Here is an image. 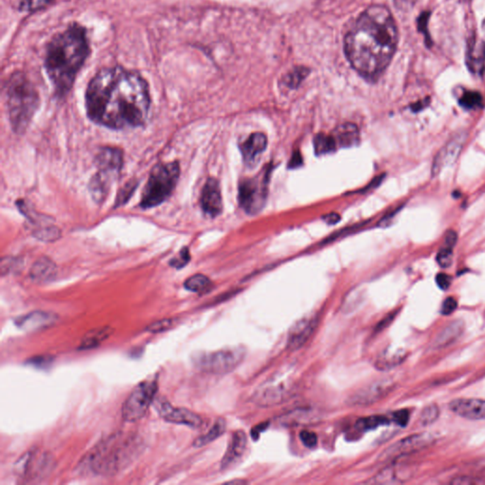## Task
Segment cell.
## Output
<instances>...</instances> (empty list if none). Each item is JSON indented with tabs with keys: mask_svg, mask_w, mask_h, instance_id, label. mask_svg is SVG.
Segmentation results:
<instances>
[{
	"mask_svg": "<svg viewBox=\"0 0 485 485\" xmlns=\"http://www.w3.org/2000/svg\"><path fill=\"white\" fill-rule=\"evenodd\" d=\"M149 86L138 72L111 66L97 72L86 92L91 121L112 129L141 127L148 117Z\"/></svg>",
	"mask_w": 485,
	"mask_h": 485,
	"instance_id": "obj_1",
	"label": "cell"
},
{
	"mask_svg": "<svg viewBox=\"0 0 485 485\" xmlns=\"http://www.w3.org/2000/svg\"><path fill=\"white\" fill-rule=\"evenodd\" d=\"M398 29L392 13L381 5L365 10L344 39L353 69L369 81L381 76L397 52Z\"/></svg>",
	"mask_w": 485,
	"mask_h": 485,
	"instance_id": "obj_2",
	"label": "cell"
},
{
	"mask_svg": "<svg viewBox=\"0 0 485 485\" xmlns=\"http://www.w3.org/2000/svg\"><path fill=\"white\" fill-rule=\"evenodd\" d=\"M89 52L88 35L79 24L71 25L47 45L45 69L58 96L71 90Z\"/></svg>",
	"mask_w": 485,
	"mask_h": 485,
	"instance_id": "obj_3",
	"label": "cell"
},
{
	"mask_svg": "<svg viewBox=\"0 0 485 485\" xmlns=\"http://www.w3.org/2000/svg\"><path fill=\"white\" fill-rule=\"evenodd\" d=\"M141 448L135 436L119 438L113 436L97 445L88 456L81 462L82 471L97 475H115L127 467Z\"/></svg>",
	"mask_w": 485,
	"mask_h": 485,
	"instance_id": "obj_4",
	"label": "cell"
},
{
	"mask_svg": "<svg viewBox=\"0 0 485 485\" xmlns=\"http://www.w3.org/2000/svg\"><path fill=\"white\" fill-rule=\"evenodd\" d=\"M7 105L11 124L16 133H23L39 104L37 91L22 74H16L7 85Z\"/></svg>",
	"mask_w": 485,
	"mask_h": 485,
	"instance_id": "obj_5",
	"label": "cell"
},
{
	"mask_svg": "<svg viewBox=\"0 0 485 485\" xmlns=\"http://www.w3.org/2000/svg\"><path fill=\"white\" fill-rule=\"evenodd\" d=\"M180 175V167L177 161L156 166L142 194L141 207L154 208L165 201L174 191Z\"/></svg>",
	"mask_w": 485,
	"mask_h": 485,
	"instance_id": "obj_6",
	"label": "cell"
},
{
	"mask_svg": "<svg viewBox=\"0 0 485 485\" xmlns=\"http://www.w3.org/2000/svg\"><path fill=\"white\" fill-rule=\"evenodd\" d=\"M98 172L90 180L92 197L97 202L104 201L110 191L111 183L118 177L122 168V153L117 148H103L97 155L96 161Z\"/></svg>",
	"mask_w": 485,
	"mask_h": 485,
	"instance_id": "obj_7",
	"label": "cell"
},
{
	"mask_svg": "<svg viewBox=\"0 0 485 485\" xmlns=\"http://www.w3.org/2000/svg\"><path fill=\"white\" fill-rule=\"evenodd\" d=\"M246 356L245 348L236 346L216 351L199 353L194 356V363L203 372L213 375H227L233 372Z\"/></svg>",
	"mask_w": 485,
	"mask_h": 485,
	"instance_id": "obj_8",
	"label": "cell"
},
{
	"mask_svg": "<svg viewBox=\"0 0 485 485\" xmlns=\"http://www.w3.org/2000/svg\"><path fill=\"white\" fill-rule=\"evenodd\" d=\"M157 391V382L154 380L144 381L136 386L122 406L124 419L131 423L142 419L155 402Z\"/></svg>",
	"mask_w": 485,
	"mask_h": 485,
	"instance_id": "obj_9",
	"label": "cell"
},
{
	"mask_svg": "<svg viewBox=\"0 0 485 485\" xmlns=\"http://www.w3.org/2000/svg\"><path fill=\"white\" fill-rule=\"evenodd\" d=\"M270 170L261 174L260 177L247 178L239 185V204L246 213L257 214L263 209L267 197Z\"/></svg>",
	"mask_w": 485,
	"mask_h": 485,
	"instance_id": "obj_10",
	"label": "cell"
},
{
	"mask_svg": "<svg viewBox=\"0 0 485 485\" xmlns=\"http://www.w3.org/2000/svg\"><path fill=\"white\" fill-rule=\"evenodd\" d=\"M433 436L428 433L414 434L400 440L399 442L391 445L387 450L381 454V460L383 461H392L409 455V454L417 452L433 444Z\"/></svg>",
	"mask_w": 485,
	"mask_h": 485,
	"instance_id": "obj_11",
	"label": "cell"
},
{
	"mask_svg": "<svg viewBox=\"0 0 485 485\" xmlns=\"http://www.w3.org/2000/svg\"><path fill=\"white\" fill-rule=\"evenodd\" d=\"M155 408L160 416L167 422L187 426L192 428H199L202 426L203 420L199 414L187 409L174 408L165 399L158 398L155 400Z\"/></svg>",
	"mask_w": 485,
	"mask_h": 485,
	"instance_id": "obj_12",
	"label": "cell"
},
{
	"mask_svg": "<svg viewBox=\"0 0 485 485\" xmlns=\"http://www.w3.org/2000/svg\"><path fill=\"white\" fill-rule=\"evenodd\" d=\"M467 139V133L456 134L444 147L437 153L431 167V177H437L445 167L451 165L459 157Z\"/></svg>",
	"mask_w": 485,
	"mask_h": 485,
	"instance_id": "obj_13",
	"label": "cell"
},
{
	"mask_svg": "<svg viewBox=\"0 0 485 485\" xmlns=\"http://www.w3.org/2000/svg\"><path fill=\"white\" fill-rule=\"evenodd\" d=\"M291 386L283 382H267L255 392L253 401L264 408L279 405L291 395Z\"/></svg>",
	"mask_w": 485,
	"mask_h": 485,
	"instance_id": "obj_14",
	"label": "cell"
},
{
	"mask_svg": "<svg viewBox=\"0 0 485 485\" xmlns=\"http://www.w3.org/2000/svg\"><path fill=\"white\" fill-rule=\"evenodd\" d=\"M317 317L316 316L305 317L298 320L292 325L287 337V349L296 351L300 349L310 339L317 327Z\"/></svg>",
	"mask_w": 485,
	"mask_h": 485,
	"instance_id": "obj_15",
	"label": "cell"
},
{
	"mask_svg": "<svg viewBox=\"0 0 485 485\" xmlns=\"http://www.w3.org/2000/svg\"><path fill=\"white\" fill-rule=\"evenodd\" d=\"M392 387H394V384L392 381H376L356 392L351 398L350 403L353 406L370 405L386 397L392 391Z\"/></svg>",
	"mask_w": 485,
	"mask_h": 485,
	"instance_id": "obj_16",
	"label": "cell"
},
{
	"mask_svg": "<svg viewBox=\"0 0 485 485\" xmlns=\"http://www.w3.org/2000/svg\"><path fill=\"white\" fill-rule=\"evenodd\" d=\"M201 207L207 216L216 217L222 214L223 201L218 181L209 178L202 189Z\"/></svg>",
	"mask_w": 485,
	"mask_h": 485,
	"instance_id": "obj_17",
	"label": "cell"
},
{
	"mask_svg": "<svg viewBox=\"0 0 485 485\" xmlns=\"http://www.w3.org/2000/svg\"><path fill=\"white\" fill-rule=\"evenodd\" d=\"M450 409L454 414L465 419H485V400L477 398H458L451 401Z\"/></svg>",
	"mask_w": 485,
	"mask_h": 485,
	"instance_id": "obj_18",
	"label": "cell"
},
{
	"mask_svg": "<svg viewBox=\"0 0 485 485\" xmlns=\"http://www.w3.org/2000/svg\"><path fill=\"white\" fill-rule=\"evenodd\" d=\"M267 138L263 133H255L241 145L242 160L245 164L253 168L260 160L262 154L266 151Z\"/></svg>",
	"mask_w": 485,
	"mask_h": 485,
	"instance_id": "obj_19",
	"label": "cell"
},
{
	"mask_svg": "<svg viewBox=\"0 0 485 485\" xmlns=\"http://www.w3.org/2000/svg\"><path fill=\"white\" fill-rule=\"evenodd\" d=\"M57 320V315L51 313V312L35 311L24 315V316L16 317L15 323L21 330L32 332L51 326Z\"/></svg>",
	"mask_w": 485,
	"mask_h": 485,
	"instance_id": "obj_20",
	"label": "cell"
},
{
	"mask_svg": "<svg viewBox=\"0 0 485 485\" xmlns=\"http://www.w3.org/2000/svg\"><path fill=\"white\" fill-rule=\"evenodd\" d=\"M247 445V435L244 431H236L233 432L227 452H226L224 458L222 459V469H227V468L233 467L234 464L239 462L246 452Z\"/></svg>",
	"mask_w": 485,
	"mask_h": 485,
	"instance_id": "obj_21",
	"label": "cell"
},
{
	"mask_svg": "<svg viewBox=\"0 0 485 485\" xmlns=\"http://www.w3.org/2000/svg\"><path fill=\"white\" fill-rule=\"evenodd\" d=\"M333 136L336 139L337 146L344 147V148H352L358 145L361 141L358 127L352 122L339 125L334 129Z\"/></svg>",
	"mask_w": 485,
	"mask_h": 485,
	"instance_id": "obj_22",
	"label": "cell"
},
{
	"mask_svg": "<svg viewBox=\"0 0 485 485\" xmlns=\"http://www.w3.org/2000/svg\"><path fill=\"white\" fill-rule=\"evenodd\" d=\"M113 333V329L110 326H103L92 329L88 332L80 342L79 350H91L100 346Z\"/></svg>",
	"mask_w": 485,
	"mask_h": 485,
	"instance_id": "obj_23",
	"label": "cell"
},
{
	"mask_svg": "<svg viewBox=\"0 0 485 485\" xmlns=\"http://www.w3.org/2000/svg\"><path fill=\"white\" fill-rule=\"evenodd\" d=\"M467 63L469 71L474 74H481L484 71L485 44L477 45L476 41H471L468 46Z\"/></svg>",
	"mask_w": 485,
	"mask_h": 485,
	"instance_id": "obj_24",
	"label": "cell"
},
{
	"mask_svg": "<svg viewBox=\"0 0 485 485\" xmlns=\"http://www.w3.org/2000/svg\"><path fill=\"white\" fill-rule=\"evenodd\" d=\"M462 323L461 322H454L448 327L444 329V331L439 334V336L435 339L434 345L437 348H444L453 344L457 339L462 334Z\"/></svg>",
	"mask_w": 485,
	"mask_h": 485,
	"instance_id": "obj_25",
	"label": "cell"
},
{
	"mask_svg": "<svg viewBox=\"0 0 485 485\" xmlns=\"http://www.w3.org/2000/svg\"><path fill=\"white\" fill-rule=\"evenodd\" d=\"M406 358V353L403 351H391L387 350L382 353L380 356L376 359L375 366L376 369L381 370H387L394 369L395 367L398 366L402 363L404 359Z\"/></svg>",
	"mask_w": 485,
	"mask_h": 485,
	"instance_id": "obj_26",
	"label": "cell"
},
{
	"mask_svg": "<svg viewBox=\"0 0 485 485\" xmlns=\"http://www.w3.org/2000/svg\"><path fill=\"white\" fill-rule=\"evenodd\" d=\"M226 428H227V423L226 420L223 418H218L214 423V425L211 426L210 431L208 433L203 434L201 436L199 437L194 440V448H202L204 445L211 444V442L216 441L219 437H221L223 434L225 433Z\"/></svg>",
	"mask_w": 485,
	"mask_h": 485,
	"instance_id": "obj_27",
	"label": "cell"
},
{
	"mask_svg": "<svg viewBox=\"0 0 485 485\" xmlns=\"http://www.w3.org/2000/svg\"><path fill=\"white\" fill-rule=\"evenodd\" d=\"M55 274H57L55 267L47 261L38 262L30 272L33 280L37 283H46L47 281H51L54 278Z\"/></svg>",
	"mask_w": 485,
	"mask_h": 485,
	"instance_id": "obj_28",
	"label": "cell"
},
{
	"mask_svg": "<svg viewBox=\"0 0 485 485\" xmlns=\"http://www.w3.org/2000/svg\"><path fill=\"white\" fill-rule=\"evenodd\" d=\"M337 144L333 135H326V134H317L314 139V149L317 156H325L332 154L336 151Z\"/></svg>",
	"mask_w": 485,
	"mask_h": 485,
	"instance_id": "obj_29",
	"label": "cell"
},
{
	"mask_svg": "<svg viewBox=\"0 0 485 485\" xmlns=\"http://www.w3.org/2000/svg\"><path fill=\"white\" fill-rule=\"evenodd\" d=\"M405 471L398 470L397 467H390L373 478L375 484H399L406 481Z\"/></svg>",
	"mask_w": 485,
	"mask_h": 485,
	"instance_id": "obj_30",
	"label": "cell"
},
{
	"mask_svg": "<svg viewBox=\"0 0 485 485\" xmlns=\"http://www.w3.org/2000/svg\"><path fill=\"white\" fill-rule=\"evenodd\" d=\"M211 286V281L207 276L203 274H197L192 276L187 279L184 287L189 291L194 292V293H202V292L207 291Z\"/></svg>",
	"mask_w": 485,
	"mask_h": 485,
	"instance_id": "obj_31",
	"label": "cell"
},
{
	"mask_svg": "<svg viewBox=\"0 0 485 485\" xmlns=\"http://www.w3.org/2000/svg\"><path fill=\"white\" fill-rule=\"evenodd\" d=\"M391 421L392 419H389L386 416H370L358 420L356 426L361 431H370V429H375L378 426L387 425Z\"/></svg>",
	"mask_w": 485,
	"mask_h": 485,
	"instance_id": "obj_32",
	"label": "cell"
},
{
	"mask_svg": "<svg viewBox=\"0 0 485 485\" xmlns=\"http://www.w3.org/2000/svg\"><path fill=\"white\" fill-rule=\"evenodd\" d=\"M482 97L479 92L467 91L460 99V105L465 110H475L481 105Z\"/></svg>",
	"mask_w": 485,
	"mask_h": 485,
	"instance_id": "obj_33",
	"label": "cell"
},
{
	"mask_svg": "<svg viewBox=\"0 0 485 485\" xmlns=\"http://www.w3.org/2000/svg\"><path fill=\"white\" fill-rule=\"evenodd\" d=\"M177 323V319L160 320L147 326L145 331L149 332V333L151 334H160L163 333V332L170 330V329L174 328Z\"/></svg>",
	"mask_w": 485,
	"mask_h": 485,
	"instance_id": "obj_34",
	"label": "cell"
},
{
	"mask_svg": "<svg viewBox=\"0 0 485 485\" xmlns=\"http://www.w3.org/2000/svg\"><path fill=\"white\" fill-rule=\"evenodd\" d=\"M54 1V0H22L21 10L28 13L37 12L45 9Z\"/></svg>",
	"mask_w": 485,
	"mask_h": 485,
	"instance_id": "obj_35",
	"label": "cell"
},
{
	"mask_svg": "<svg viewBox=\"0 0 485 485\" xmlns=\"http://www.w3.org/2000/svg\"><path fill=\"white\" fill-rule=\"evenodd\" d=\"M440 415V409L438 407L432 404L426 407L421 412L420 422L422 426H428L433 423L435 421L438 419Z\"/></svg>",
	"mask_w": 485,
	"mask_h": 485,
	"instance_id": "obj_36",
	"label": "cell"
},
{
	"mask_svg": "<svg viewBox=\"0 0 485 485\" xmlns=\"http://www.w3.org/2000/svg\"><path fill=\"white\" fill-rule=\"evenodd\" d=\"M308 71L305 68H298L290 72L286 78V83L290 88H296L303 79L308 76Z\"/></svg>",
	"mask_w": 485,
	"mask_h": 485,
	"instance_id": "obj_37",
	"label": "cell"
},
{
	"mask_svg": "<svg viewBox=\"0 0 485 485\" xmlns=\"http://www.w3.org/2000/svg\"><path fill=\"white\" fill-rule=\"evenodd\" d=\"M437 263L441 267L447 269L450 267L453 261V249L448 247H443L436 257Z\"/></svg>",
	"mask_w": 485,
	"mask_h": 485,
	"instance_id": "obj_38",
	"label": "cell"
},
{
	"mask_svg": "<svg viewBox=\"0 0 485 485\" xmlns=\"http://www.w3.org/2000/svg\"><path fill=\"white\" fill-rule=\"evenodd\" d=\"M189 260H191V255H189L188 247H184L177 257L170 261V266L175 267V269H180L185 267Z\"/></svg>",
	"mask_w": 485,
	"mask_h": 485,
	"instance_id": "obj_39",
	"label": "cell"
},
{
	"mask_svg": "<svg viewBox=\"0 0 485 485\" xmlns=\"http://www.w3.org/2000/svg\"><path fill=\"white\" fill-rule=\"evenodd\" d=\"M300 441L308 448H314L317 445V436L313 431H303L300 433Z\"/></svg>",
	"mask_w": 485,
	"mask_h": 485,
	"instance_id": "obj_40",
	"label": "cell"
},
{
	"mask_svg": "<svg viewBox=\"0 0 485 485\" xmlns=\"http://www.w3.org/2000/svg\"><path fill=\"white\" fill-rule=\"evenodd\" d=\"M429 15H431V13L428 12L423 13L422 15L420 16L419 19H418V29H419L420 32H422L423 35L426 36V43L428 44H431V39H429L428 33Z\"/></svg>",
	"mask_w": 485,
	"mask_h": 485,
	"instance_id": "obj_41",
	"label": "cell"
},
{
	"mask_svg": "<svg viewBox=\"0 0 485 485\" xmlns=\"http://www.w3.org/2000/svg\"><path fill=\"white\" fill-rule=\"evenodd\" d=\"M409 420V414L406 409H402V411L395 412L392 416V421H394L395 423L398 426H405L408 423Z\"/></svg>",
	"mask_w": 485,
	"mask_h": 485,
	"instance_id": "obj_42",
	"label": "cell"
},
{
	"mask_svg": "<svg viewBox=\"0 0 485 485\" xmlns=\"http://www.w3.org/2000/svg\"><path fill=\"white\" fill-rule=\"evenodd\" d=\"M458 303L457 300L452 297L448 298L443 303L441 312L443 315H450L452 314L454 311L456 310Z\"/></svg>",
	"mask_w": 485,
	"mask_h": 485,
	"instance_id": "obj_43",
	"label": "cell"
},
{
	"mask_svg": "<svg viewBox=\"0 0 485 485\" xmlns=\"http://www.w3.org/2000/svg\"><path fill=\"white\" fill-rule=\"evenodd\" d=\"M451 281H452V279L450 275L445 274V273H439L436 276V284L440 289L448 290L450 288Z\"/></svg>",
	"mask_w": 485,
	"mask_h": 485,
	"instance_id": "obj_44",
	"label": "cell"
},
{
	"mask_svg": "<svg viewBox=\"0 0 485 485\" xmlns=\"http://www.w3.org/2000/svg\"><path fill=\"white\" fill-rule=\"evenodd\" d=\"M419 0H395V6L401 11H409Z\"/></svg>",
	"mask_w": 485,
	"mask_h": 485,
	"instance_id": "obj_45",
	"label": "cell"
},
{
	"mask_svg": "<svg viewBox=\"0 0 485 485\" xmlns=\"http://www.w3.org/2000/svg\"><path fill=\"white\" fill-rule=\"evenodd\" d=\"M457 240H458V235H457L456 231L448 230L445 234L444 246L454 249V247L456 246Z\"/></svg>",
	"mask_w": 485,
	"mask_h": 485,
	"instance_id": "obj_46",
	"label": "cell"
},
{
	"mask_svg": "<svg viewBox=\"0 0 485 485\" xmlns=\"http://www.w3.org/2000/svg\"><path fill=\"white\" fill-rule=\"evenodd\" d=\"M303 164V158L302 155H300V152H295L293 156H292L291 160L289 161V168L290 169H296L299 168L300 166H302Z\"/></svg>",
	"mask_w": 485,
	"mask_h": 485,
	"instance_id": "obj_47",
	"label": "cell"
},
{
	"mask_svg": "<svg viewBox=\"0 0 485 485\" xmlns=\"http://www.w3.org/2000/svg\"><path fill=\"white\" fill-rule=\"evenodd\" d=\"M136 188V185L133 186H129V184L125 187V191L124 192V194H121L119 196L118 200H117V202L119 203V204H124V202H127V200L129 199V196L132 194V192L134 191V189Z\"/></svg>",
	"mask_w": 485,
	"mask_h": 485,
	"instance_id": "obj_48",
	"label": "cell"
},
{
	"mask_svg": "<svg viewBox=\"0 0 485 485\" xmlns=\"http://www.w3.org/2000/svg\"><path fill=\"white\" fill-rule=\"evenodd\" d=\"M323 220L329 225H334L341 220V216L336 213H332L323 216Z\"/></svg>",
	"mask_w": 485,
	"mask_h": 485,
	"instance_id": "obj_49",
	"label": "cell"
},
{
	"mask_svg": "<svg viewBox=\"0 0 485 485\" xmlns=\"http://www.w3.org/2000/svg\"><path fill=\"white\" fill-rule=\"evenodd\" d=\"M395 317V314L390 315L389 317H385L383 320L379 325H378V330L380 331L382 329H384L385 327H387V322H392V320H394V317Z\"/></svg>",
	"mask_w": 485,
	"mask_h": 485,
	"instance_id": "obj_50",
	"label": "cell"
},
{
	"mask_svg": "<svg viewBox=\"0 0 485 485\" xmlns=\"http://www.w3.org/2000/svg\"><path fill=\"white\" fill-rule=\"evenodd\" d=\"M451 484H474V481L472 479L470 478H458L456 479H454V481H451Z\"/></svg>",
	"mask_w": 485,
	"mask_h": 485,
	"instance_id": "obj_51",
	"label": "cell"
},
{
	"mask_svg": "<svg viewBox=\"0 0 485 485\" xmlns=\"http://www.w3.org/2000/svg\"><path fill=\"white\" fill-rule=\"evenodd\" d=\"M482 30H484L485 35V19L484 21V23H482Z\"/></svg>",
	"mask_w": 485,
	"mask_h": 485,
	"instance_id": "obj_52",
	"label": "cell"
}]
</instances>
